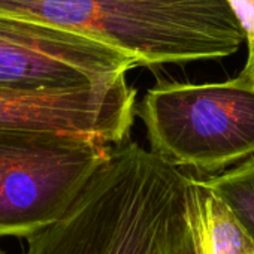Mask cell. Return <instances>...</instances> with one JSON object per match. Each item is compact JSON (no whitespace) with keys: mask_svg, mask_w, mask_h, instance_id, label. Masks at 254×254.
Listing matches in <instances>:
<instances>
[{"mask_svg":"<svg viewBox=\"0 0 254 254\" xmlns=\"http://www.w3.org/2000/svg\"><path fill=\"white\" fill-rule=\"evenodd\" d=\"M0 254H3V251H2V247H0Z\"/></svg>","mask_w":254,"mask_h":254,"instance_id":"30bf717a","label":"cell"},{"mask_svg":"<svg viewBox=\"0 0 254 254\" xmlns=\"http://www.w3.org/2000/svg\"><path fill=\"white\" fill-rule=\"evenodd\" d=\"M197 180L226 205L254 241V157L221 175Z\"/></svg>","mask_w":254,"mask_h":254,"instance_id":"52a82bcc","label":"cell"},{"mask_svg":"<svg viewBox=\"0 0 254 254\" xmlns=\"http://www.w3.org/2000/svg\"><path fill=\"white\" fill-rule=\"evenodd\" d=\"M111 145L54 132L0 129V238H32L60 221Z\"/></svg>","mask_w":254,"mask_h":254,"instance_id":"3957f363","label":"cell"},{"mask_svg":"<svg viewBox=\"0 0 254 254\" xmlns=\"http://www.w3.org/2000/svg\"><path fill=\"white\" fill-rule=\"evenodd\" d=\"M138 62L90 36L0 15V88L67 90L117 79Z\"/></svg>","mask_w":254,"mask_h":254,"instance_id":"277c9868","label":"cell"},{"mask_svg":"<svg viewBox=\"0 0 254 254\" xmlns=\"http://www.w3.org/2000/svg\"><path fill=\"white\" fill-rule=\"evenodd\" d=\"M208 254H254V241L226 205L193 177Z\"/></svg>","mask_w":254,"mask_h":254,"instance_id":"8992f818","label":"cell"},{"mask_svg":"<svg viewBox=\"0 0 254 254\" xmlns=\"http://www.w3.org/2000/svg\"><path fill=\"white\" fill-rule=\"evenodd\" d=\"M151 153L175 168L215 172L254 156V87L224 82L160 84L136 103Z\"/></svg>","mask_w":254,"mask_h":254,"instance_id":"7a4b0ae2","label":"cell"},{"mask_svg":"<svg viewBox=\"0 0 254 254\" xmlns=\"http://www.w3.org/2000/svg\"><path fill=\"white\" fill-rule=\"evenodd\" d=\"M189 194L190 175L129 139L23 254H169Z\"/></svg>","mask_w":254,"mask_h":254,"instance_id":"6da1fadb","label":"cell"},{"mask_svg":"<svg viewBox=\"0 0 254 254\" xmlns=\"http://www.w3.org/2000/svg\"><path fill=\"white\" fill-rule=\"evenodd\" d=\"M247 41L248 56L239 76L254 87V0H227Z\"/></svg>","mask_w":254,"mask_h":254,"instance_id":"9c48e42d","label":"cell"},{"mask_svg":"<svg viewBox=\"0 0 254 254\" xmlns=\"http://www.w3.org/2000/svg\"><path fill=\"white\" fill-rule=\"evenodd\" d=\"M135 97L126 75L67 90L0 88V129L54 132L117 147L129 141Z\"/></svg>","mask_w":254,"mask_h":254,"instance_id":"5b68a950","label":"cell"},{"mask_svg":"<svg viewBox=\"0 0 254 254\" xmlns=\"http://www.w3.org/2000/svg\"><path fill=\"white\" fill-rule=\"evenodd\" d=\"M169 254H208L203 241L197 194L193 186V175H190L189 205L177 224Z\"/></svg>","mask_w":254,"mask_h":254,"instance_id":"ba28073f","label":"cell"}]
</instances>
